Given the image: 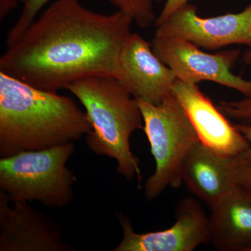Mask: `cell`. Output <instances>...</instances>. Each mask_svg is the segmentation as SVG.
Listing matches in <instances>:
<instances>
[{"instance_id": "1", "label": "cell", "mask_w": 251, "mask_h": 251, "mask_svg": "<svg viewBox=\"0 0 251 251\" xmlns=\"http://www.w3.org/2000/svg\"><path fill=\"white\" fill-rule=\"evenodd\" d=\"M133 21L117 11L94 12L79 0H56L0 57V72L57 92L90 76L116 77Z\"/></svg>"}, {"instance_id": "4", "label": "cell", "mask_w": 251, "mask_h": 251, "mask_svg": "<svg viewBox=\"0 0 251 251\" xmlns=\"http://www.w3.org/2000/svg\"><path fill=\"white\" fill-rule=\"evenodd\" d=\"M74 151L75 144L69 143L1 158L0 189L11 202L36 201L50 208L69 205L76 176L67 163Z\"/></svg>"}, {"instance_id": "16", "label": "cell", "mask_w": 251, "mask_h": 251, "mask_svg": "<svg viewBox=\"0 0 251 251\" xmlns=\"http://www.w3.org/2000/svg\"><path fill=\"white\" fill-rule=\"evenodd\" d=\"M242 61L251 66V48L242 54ZM218 107L229 118L251 125V97L237 100H222Z\"/></svg>"}, {"instance_id": "21", "label": "cell", "mask_w": 251, "mask_h": 251, "mask_svg": "<svg viewBox=\"0 0 251 251\" xmlns=\"http://www.w3.org/2000/svg\"></svg>"}, {"instance_id": "8", "label": "cell", "mask_w": 251, "mask_h": 251, "mask_svg": "<svg viewBox=\"0 0 251 251\" xmlns=\"http://www.w3.org/2000/svg\"><path fill=\"white\" fill-rule=\"evenodd\" d=\"M123 238L114 251H192L209 242V219L192 198L176 206L175 224L164 230L137 233L126 216L117 214Z\"/></svg>"}, {"instance_id": "11", "label": "cell", "mask_w": 251, "mask_h": 251, "mask_svg": "<svg viewBox=\"0 0 251 251\" xmlns=\"http://www.w3.org/2000/svg\"><path fill=\"white\" fill-rule=\"evenodd\" d=\"M172 92L187 114L200 140L206 148L224 156L237 157L249 148V142L232 125L198 85L176 78Z\"/></svg>"}, {"instance_id": "3", "label": "cell", "mask_w": 251, "mask_h": 251, "mask_svg": "<svg viewBox=\"0 0 251 251\" xmlns=\"http://www.w3.org/2000/svg\"><path fill=\"white\" fill-rule=\"evenodd\" d=\"M85 108L92 130L86 144L98 156L116 160L117 172L126 179L141 182L140 161L130 150V138L143 128L138 102L116 77H84L66 87Z\"/></svg>"}, {"instance_id": "12", "label": "cell", "mask_w": 251, "mask_h": 251, "mask_svg": "<svg viewBox=\"0 0 251 251\" xmlns=\"http://www.w3.org/2000/svg\"><path fill=\"white\" fill-rule=\"evenodd\" d=\"M209 242L220 251H250L251 200L237 185L210 206Z\"/></svg>"}, {"instance_id": "19", "label": "cell", "mask_w": 251, "mask_h": 251, "mask_svg": "<svg viewBox=\"0 0 251 251\" xmlns=\"http://www.w3.org/2000/svg\"><path fill=\"white\" fill-rule=\"evenodd\" d=\"M236 126L239 131L242 133L247 141L249 142V148L239 156H237V158L240 161L251 163V125L239 123Z\"/></svg>"}, {"instance_id": "20", "label": "cell", "mask_w": 251, "mask_h": 251, "mask_svg": "<svg viewBox=\"0 0 251 251\" xmlns=\"http://www.w3.org/2000/svg\"><path fill=\"white\" fill-rule=\"evenodd\" d=\"M23 1V0H0V20H4Z\"/></svg>"}, {"instance_id": "6", "label": "cell", "mask_w": 251, "mask_h": 251, "mask_svg": "<svg viewBox=\"0 0 251 251\" xmlns=\"http://www.w3.org/2000/svg\"><path fill=\"white\" fill-rule=\"evenodd\" d=\"M151 47L158 59L183 82L198 85L211 81L237 90L245 97H251V81L231 72L240 56L239 50L207 53L184 39L156 35Z\"/></svg>"}, {"instance_id": "14", "label": "cell", "mask_w": 251, "mask_h": 251, "mask_svg": "<svg viewBox=\"0 0 251 251\" xmlns=\"http://www.w3.org/2000/svg\"><path fill=\"white\" fill-rule=\"evenodd\" d=\"M129 16L138 27L145 29L156 21L155 5L159 0H105Z\"/></svg>"}, {"instance_id": "17", "label": "cell", "mask_w": 251, "mask_h": 251, "mask_svg": "<svg viewBox=\"0 0 251 251\" xmlns=\"http://www.w3.org/2000/svg\"><path fill=\"white\" fill-rule=\"evenodd\" d=\"M232 177L234 184L251 200V163L239 161L234 157Z\"/></svg>"}, {"instance_id": "10", "label": "cell", "mask_w": 251, "mask_h": 251, "mask_svg": "<svg viewBox=\"0 0 251 251\" xmlns=\"http://www.w3.org/2000/svg\"><path fill=\"white\" fill-rule=\"evenodd\" d=\"M116 78L133 98L158 105L172 94L176 77L153 52L151 43L132 34L120 51Z\"/></svg>"}, {"instance_id": "7", "label": "cell", "mask_w": 251, "mask_h": 251, "mask_svg": "<svg viewBox=\"0 0 251 251\" xmlns=\"http://www.w3.org/2000/svg\"><path fill=\"white\" fill-rule=\"evenodd\" d=\"M155 35L179 38L211 50L234 44L251 48V4L237 14L202 18L187 3L157 27Z\"/></svg>"}, {"instance_id": "13", "label": "cell", "mask_w": 251, "mask_h": 251, "mask_svg": "<svg viewBox=\"0 0 251 251\" xmlns=\"http://www.w3.org/2000/svg\"><path fill=\"white\" fill-rule=\"evenodd\" d=\"M234 157L221 156L198 142L186 156L181 169L183 182L209 206L235 186Z\"/></svg>"}, {"instance_id": "15", "label": "cell", "mask_w": 251, "mask_h": 251, "mask_svg": "<svg viewBox=\"0 0 251 251\" xmlns=\"http://www.w3.org/2000/svg\"><path fill=\"white\" fill-rule=\"evenodd\" d=\"M52 0H23L22 13L10 29L6 38V45L10 46L18 41L25 32L28 27L37 18L41 9Z\"/></svg>"}, {"instance_id": "5", "label": "cell", "mask_w": 251, "mask_h": 251, "mask_svg": "<svg viewBox=\"0 0 251 251\" xmlns=\"http://www.w3.org/2000/svg\"><path fill=\"white\" fill-rule=\"evenodd\" d=\"M135 100L141 110L143 129L156 163L154 173L145 185V197L153 201L167 188L181 186L183 163L201 140L173 92L158 105Z\"/></svg>"}, {"instance_id": "2", "label": "cell", "mask_w": 251, "mask_h": 251, "mask_svg": "<svg viewBox=\"0 0 251 251\" xmlns=\"http://www.w3.org/2000/svg\"><path fill=\"white\" fill-rule=\"evenodd\" d=\"M92 130L74 99L0 72V156L80 140Z\"/></svg>"}, {"instance_id": "9", "label": "cell", "mask_w": 251, "mask_h": 251, "mask_svg": "<svg viewBox=\"0 0 251 251\" xmlns=\"http://www.w3.org/2000/svg\"><path fill=\"white\" fill-rule=\"evenodd\" d=\"M0 191V251H72L63 241L62 227L27 202L10 204Z\"/></svg>"}, {"instance_id": "18", "label": "cell", "mask_w": 251, "mask_h": 251, "mask_svg": "<svg viewBox=\"0 0 251 251\" xmlns=\"http://www.w3.org/2000/svg\"><path fill=\"white\" fill-rule=\"evenodd\" d=\"M190 0H166L161 14L156 18L154 24L156 27L161 25L166 22L175 11H177L181 6L187 4Z\"/></svg>"}]
</instances>
